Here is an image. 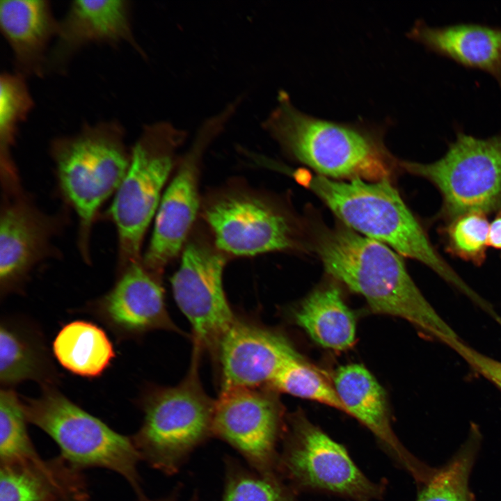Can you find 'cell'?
Here are the masks:
<instances>
[{"instance_id":"6da1fadb","label":"cell","mask_w":501,"mask_h":501,"mask_svg":"<svg viewBox=\"0 0 501 501\" xmlns=\"http://www.w3.org/2000/svg\"><path fill=\"white\" fill-rule=\"evenodd\" d=\"M315 250L326 272L362 295L374 312L402 318L440 342L457 337L387 245L337 227L319 233Z\"/></svg>"},{"instance_id":"7a4b0ae2","label":"cell","mask_w":501,"mask_h":501,"mask_svg":"<svg viewBox=\"0 0 501 501\" xmlns=\"http://www.w3.org/2000/svg\"><path fill=\"white\" fill-rule=\"evenodd\" d=\"M262 126L290 157L319 175L376 182L390 178L395 161L383 143L384 125L340 122L305 113L280 90Z\"/></svg>"},{"instance_id":"3957f363","label":"cell","mask_w":501,"mask_h":501,"mask_svg":"<svg viewBox=\"0 0 501 501\" xmlns=\"http://www.w3.org/2000/svg\"><path fill=\"white\" fill-rule=\"evenodd\" d=\"M294 177L312 191L347 228L422 262L472 302L478 299L479 294L434 248L390 180L344 182L301 170Z\"/></svg>"},{"instance_id":"277c9868","label":"cell","mask_w":501,"mask_h":501,"mask_svg":"<svg viewBox=\"0 0 501 501\" xmlns=\"http://www.w3.org/2000/svg\"><path fill=\"white\" fill-rule=\"evenodd\" d=\"M58 186L79 221V248L89 260L90 237L100 207L116 193L127 170L130 154L121 127L100 122L51 145Z\"/></svg>"},{"instance_id":"5b68a950","label":"cell","mask_w":501,"mask_h":501,"mask_svg":"<svg viewBox=\"0 0 501 501\" xmlns=\"http://www.w3.org/2000/svg\"><path fill=\"white\" fill-rule=\"evenodd\" d=\"M187 133L166 121L147 125L130 153L126 174L115 193L110 215L118 236V269L142 261L144 234L156 214L177 152Z\"/></svg>"},{"instance_id":"8992f818","label":"cell","mask_w":501,"mask_h":501,"mask_svg":"<svg viewBox=\"0 0 501 501\" xmlns=\"http://www.w3.org/2000/svg\"><path fill=\"white\" fill-rule=\"evenodd\" d=\"M186 378L172 388L157 390L143 401V420L131 436L140 456L166 475L177 474L191 454L212 434L215 401L202 388L196 356Z\"/></svg>"},{"instance_id":"52a82bcc","label":"cell","mask_w":501,"mask_h":501,"mask_svg":"<svg viewBox=\"0 0 501 501\" xmlns=\"http://www.w3.org/2000/svg\"><path fill=\"white\" fill-rule=\"evenodd\" d=\"M30 422L57 444L61 456L75 468H104L119 474L141 499L140 456L131 436L120 434L68 399L52 386L23 403Z\"/></svg>"},{"instance_id":"ba28073f","label":"cell","mask_w":501,"mask_h":501,"mask_svg":"<svg viewBox=\"0 0 501 501\" xmlns=\"http://www.w3.org/2000/svg\"><path fill=\"white\" fill-rule=\"evenodd\" d=\"M277 471L297 493L318 492L352 501L381 500L384 482L367 477L346 448L302 413L291 415L280 443Z\"/></svg>"},{"instance_id":"9c48e42d","label":"cell","mask_w":501,"mask_h":501,"mask_svg":"<svg viewBox=\"0 0 501 501\" xmlns=\"http://www.w3.org/2000/svg\"><path fill=\"white\" fill-rule=\"evenodd\" d=\"M399 164L437 188L440 217L448 223L467 213L501 212V134L482 138L459 130L438 160Z\"/></svg>"},{"instance_id":"30bf717a","label":"cell","mask_w":501,"mask_h":501,"mask_svg":"<svg viewBox=\"0 0 501 501\" xmlns=\"http://www.w3.org/2000/svg\"><path fill=\"white\" fill-rule=\"evenodd\" d=\"M241 102L237 98L206 119L191 147L178 161L175 173L162 195L150 242L142 259L145 268L157 276L182 249L193 225L200 206L198 188L204 153Z\"/></svg>"},{"instance_id":"8fae6325","label":"cell","mask_w":501,"mask_h":501,"mask_svg":"<svg viewBox=\"0 0 501 501\" xmlns=\"http://www.w3.org/2000/svg\"><path fill=\"white\" fill-rule=\"evenodd\" d=\"M202 216L215 246L224 254L251 256L296 246L291 222L271 200L262 193L228 187L209 196Z\"/></svg>"},{"instance_id":"7c38bea8","label":"cell","mask_w":501,"mask_h":501,"mask_svg":"<svg viewBox=\"0 0 501 501\" xmlns=\"http://www.w3.org/2000/svg\"><path fill=\"white\" fill-rule=\"evenodd\" d=\"M278 399L255 388L221 391L215 401L212 434L234 449L247 466L264 476L278 475L285 425Z\"/></svg>"},{"instance_id":"4fadbf2b","label":"cell","mask_w":501,"mask_h":501,"mask_svg":"<svg viewBox=\"0 0 501 501\" xmlns=\"http://www.w3.org/2000/svg\"><path fill=\"white\" fill-rule=\"evenodd\" d=\"M225 254L202 237L186 244L171 278L175 301L190 322L196 345L216 347L236 320L223 285Z\"/></svg>"},{"instance_id":"5bb4252c","label":"cell","mask_w":501,"mask_h":501,"mask_svg":"<svg viewBox=\"0 0 501 501\" xmlns=\"http://www.w3.org/2000/svg\"><path fill=\"white\" fill-rule=\"evenodd\" d=\"M0 216V289L13 292L37 264L51 255L60 228L56 216L40 211L21 186L2 189Z\"/></svg>"},{"instance_id":"9a60e30c","label":"cell","mask_w":501,"mask_h":501,"mask_svg":"<svg viewBox=\"0 0 501 501\" xmlns=\"http://www.w3.org/2000/svg\"><path fill=\"white\" fill-rule=\"evenodd\" d=\"M216 348L221 391L271 384L286 363L302 358L283 336L237 320L222 335Z\"/></svg>"},{"instance_id":"2e32d148","label":"cell","mask_w":501,"mask_h":501,"mask_svg":"<svg viewBox=\"0 0 501 501\" xmlns=\"http://www.w3.org/2000/svg\"><path fill=\"white\" fill-rule=\"evenodd\" d=\"M93 308L100 319L122 337L175 328L166 308L159 278L146 269L142 261L119 271L111 289Z\"/></svg>"},{"instance_id":"e0dca14e","label":"cell","mask_w":501,"mask_h":501,"mask_svg":"<svg viewBox=\"0 0 501 501\" xmlns=\"http://www.w3.org/2000/svg\"><path fill=\"white\" fill-rule=\"evenodd\" d=\"M334 388L348 413L367 427L384 451L416 482H422L430 468L413 456L395 434L385 391L362 365L349 364L335 372Z\"/></svg>"},{"instance_id":"ac0fdd59","label":"cell","mask_w":501,"mask_h":501,"mask_svg":"<svg viewBox=\"0 0 501 501\" xmlns=\"http://www.w3.org/2000/svg\"><path fill=\"white\" fill-rule=\"evenodd\" d=\"M406 35L429 51L489 74L501 87V27L475 23L431 26L418 20Z\"/></svg>"},{"instance_id":"d6986e66","label":"cell","mask_w":501,"mask_h":501,"mask_svg":"<svg viewBox=\"0 0 501 501\" xmlns=\"http://www.w3.org/2000/svg\"><path fill=\"white\" fill-rule=\"evenodd\" d=\"M51 63L61 65L80 47L91 42L127 41L143 53L134 40L127 1L77 0L61 22Z\"/></svg>"},{"instance_id":"ffe728a7","label":"cell","mask_w":501,"mask_h":501,"mask_svg":"<svg viewBox=\"0 0 501 501\" xmlns=\"http://www.w3.org/2000/svg\"><path fill=\"white\" fill-rule=\"evenodd\" d=\"M86 490L82 470L61 455L0 464V501H54Z\"/></svg>"},{"instance_id":"44dd1931","label":"cell","mask_w":501,"mask_h":501,"mask_svg":"<svg viewBox=\"0 0 501 501\" xmlns=\"http://www.w3.org/2000/svg\"><path fill=\"white\" fill-rule=\"evenodd\" d=\"M0 25L17 67L23 72L40 75L45 67L46 47L58 29L49 2L2 0Z\"/></svg>"},{"instance_id":"7402d4cb","label":"cell","mask_w":501,"mask_h":501,"mask_svg":"<svg viewBox=\"0 0 501 501\" xmlns=\"http://www.w3.org/2000/svg\"><path fill=\"white\" fill-rule=\"evenodd\" d=\"M294 319L322 347L344 351L355 342V317L334 286L312 292L296 311Z\"/></svg>"},{"instance_id":"603a6c76","label":"cell","mask_w":501,"mask_h":501,"mask_svg":"<svg viewBox=\"0 0 501 501\" xmlns=\"http://www.w3.org/2000/svg\"><path fill=\"white\" fill-rule=\"evenodd\" d=\"M54 374L44 346L19 324L1 322L0 326V381L5 388L25 380L52 386Z\"/></svg>"},{"instance_id":"cb8c5ba5","label":"cell","mask_w":501,"mask_h":501,"mask_svg":"<svg viewBox=\"0 0 501 501\" xmlns=\"http://www.w3.org/2000/svg\"><path fill=\"white\" fill-rule=\"evenodd\" d=\"M53 351L64 368L84 377L100 375L115 356L105 332L91 322L81 320L61 328L53 342Z\"/></svg>"},{"instance_id":"d4e9b609","label":"cell","mask_w":501,"mask_h":501,"mask_svg":"<svg viewBox=\"0 0 501 501\" xmlns=\"http://www.w3.org/2000/svg\"><path fill=\"white\" fill-rule=\"evenodd\" d=\"M479 441L478 434L473 432L445 465L433 468L421 484L416 501H475L469 477Z\"/></svg>"},{"instance_id":"484cf974","label":"cell","mask_w":501,"mask_h":501,"mask_svg":"<svg viewBox=\"0 0 501 501\" xmlns=\"http://www.w3.org/2000/svg\"><path fill=\"white\" fill-rule=\"evenodd\" d=\"M223 462L221 501H299L297 493L280 475H262L230 455Z\"/></svg>"},{"instance_id":"4316f807","label":"cell","mask_w":501,"mask_h":501,"mask_svg":"<svg viewBox=\"0 0 501 501\" xmlns=\"http://www.w3.org/2000/svg\"><path fill=\"white\" fill-rule=\"evenodd\" d=\"M33 106V100L21 74L3 73L0 77L1 176L17 175L10 150L17 128Z\"/></svg>"},{"instance_id":"83f0119b","label":"cell","mask_w":501,"mask_h":501,"mask_svg":"<svg viewBox=\"0 0 501 501\" xmlns=\"http://www.w3.org/2000/svg\"><path fill=\"white\" fill-rule=\"evenodd\" d=\"M23 402L9 388L0 392V464L40 457L29 437Z\"/></svg>"},{"instance_id":"f1b7e54d","label":"cell","mask_w":501,"mask_h":501,"mask_svg":"<svg viewBox=\"0 0 501 501\" xmlns=\"http://www.w3.org/2000/svg\"><path fill=\"white\" fill-rule=\"evenodd\" d=\"M275 388L298 397L316 401L345 412L333 388L315 367L302 358L289 361L271 383Z\"/></svg>"},{"instance_id":"f546056e","label":"cell","mask_w":501,"mask_h":501,"mask_svg":"<svg viewBox=\"0 0 501 501\" xmlns=\"http://www.w3.org/2000/svg\"><path fill=\"white\" fill-rule=\"evenodd\" d=\"M489 225L482 213L470 212L456 218L444 231L447 249L463 260L482 264L488 246Z\"/></svg>"},{"instance_id":"4dcf8cb0","label":"cell","mask_w":501,"mask_h":501,"mask_svg":"<svg viewBox=\"0 0 501 501\" xmlns=\"http://www.w3.org/2000/svg\"><path fill=\"white\" fill-rule=\"evenodd\" d=\"M443 344L454 351L475 372L501 391V360L477 351L459 337L448 338Z\"/></svg>"},{"instance_id":"1f68e13d","label":"cell","mask_w":501,"mask_h":501,"mask_svg":"<svg viewBox=\"0 0 501 501\" xmlns=\"http://www.w3.org/2000/svg\"><path fill=\"white\" fill-rule=\"evenodd\" d=\"M488 242V246L501 250V212L490 223Z\"/></svg>"},{"instance_id":"d6a6232c","label":"cell","mask_w":501,"mask_h":501,"mask_svg":"<svg viewBox=\"0 0 501 501\" xmlns=\"http://www.w3.org/2000/svg\"><path fill=\"white\" fill-rule=\"evenodd\" d=\"M179 488H176L170 495L158 499H149L146 496L138 499V501H180L179 500ZM188 501H198V496L196 493H194L193 496Z\"/></svg>"},{"instance_id":"836d02e7","label":"cell","mask_w":501,"mask_h":501,"mask_svg":"<svg viewBox=\"0 0 501 501\" xmlns=\"http://www.w3.org/2000/svg\"><path fill=\"white\" fill-rule=\"evenodd\" d=\"M54 501H89L88 490L74 493Z\"/></svg>"}]
</instances>
